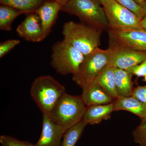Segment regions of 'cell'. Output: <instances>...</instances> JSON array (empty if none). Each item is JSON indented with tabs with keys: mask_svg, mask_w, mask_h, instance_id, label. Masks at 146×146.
I'll list each match as a JSON object with an SVG mask.
<instances>
[{
	"mask_svg": "<svg viewBox=\"0 0 146 146\" xmlns=\"http://www.w3.org/2000/svg\"><path fill=\"white\" fill-rule=\"evenodd\" d=\"M102 31L82 23L69 21L63 26V40L85 56L99 48Z\"/></svg>",
	"mask_w": 146,
	"mask_h": 146,
	"instance_id": "cell-1",
	"label": "cell"
},
{
	"mask_svg": "<svg viewBox=\"0 0 146 146\" xmlns=\"http://www.w3.org/2000/svg\"><path fill=\"white\" fill-rule=\"evenodd\" d=\"M66 93L65 86L51 76H39L33 82L31 96L43 115H49Z\"/></svg>",
	"mask_w": 146,
	"mask_h": 146,
	"instance_id": "cell-2",
	"label": "cell"
},
{
	"mask_svg": "<svg viewBox=\"0 0 146 146\" xmlns=\"http://www.w3.org/2000/svg\"><path fill=\"white\" fill-rule=\"evenodd\" d=\"M61 10L76 16L82 23L102 31L109 29L104 8L98 0H70Z\"/></svg>",
	"mask_w": 146,
	"mask_h": 146,
	"instance_id": "cell-3",
	"label": "cell"
},
{
	"mask_svg": "<svg viewBox=\"0 0 146 146\" xmlns=\"http://www.w3.org/2000/svg\"><path fill=\"white\" fill-rule=\"evenodd\" d=\"M86 107L81 96H72L66 93L48 116L67 131L81 121Z\"/></svg>",
	"mask_w": 146,
	"mask_h": 146,
	"instance_id": "cell-4",
	"label": "cell"
},
{
	"mask_svg": "<svg viewBox=\"0 0 146 146\" xmlns=\"http://www.w3.org/2000/svg\"><path fill=\"white\" fill-rule=\"evenodd\" d=\"M50 64L62 75L74 74L78 70L85 56L64 40L58 41L52 47Z\"/></svg>",
	"mask_w": 146,
	"mask_h": 146,
	"instance_id": "cell-5",
	"label": "cell"
},
{
	"mask_svg": "<svg viewBox=\"0 0 146 146\" xmlns=\"http://www.w3.org/2000/svg\"><path fill=\"white\" fill-rule=\"evenodd\" d=\"M110 55L109 49L98 48L85 56L78 70L73 75V81L82 89L94 82L100 72L108 65Z\"/></svg>",
	"mask_w": 146,
	"mask_h": 146,
	"instance_id": "cell-6",
	"label": "cell"
},
{
	"mask_svg": "<svg viewBox=\"0 0 146 146\" xmlns=\"http://www.w3.org/2000/svg\"><path fill=\"white\" fill-rule=\"evenodd\" d=\"M103 7L108 21V30L123 31L142 29V19L114 0H110Z\"/></svg>",
	"mask_w": 146,
	"mask_h": 146,
	"instance_id": "cell-7",
	"label": "cell"
},
{
	"mask_svg": "<svg viewBox=\"0 0 146 146\" xmlns=\"http://www.w3.org/2000/svg\"><path fill=\"white\" fill-rule=\"evenodd\" d=\"M110 51L108 65L126 70L146 60V51L136 50L109 42Z\"/></svg>",
	"mask_w": 146,
	"mask_h": 146,
	"instance_id": "cell-8",
	"label": "cell"
},
{
	"mask_svg": "<svg viewBox=\"0 0 146 146\" xmlns=\"http://www.w3.org/2000/svg\"><path fill=\"white\" fill-rule=\"evenodd\" d=\"M109 42L136 50L146 51V31L143 29L117 31L108 30Z\"/></svg>",
	"mask_w": 146,
	"mask_h": 146,
	"instance_id": "cell-9",
	"label": "cell"
},
{
	"mask_svg": "<svg viewBox=\"0 0 146 146\" xmlns=\"http://www.w3.org/2000/svg\"><path fill=\"white\" fill-rule=\"evenodd\" d=\"M66 131L48 116L43 115L42 133L35 146H60Z\"/></svg>",
	"mask_w": 146,
	"mask_h": 146,
	"instance_id": "cell-10",
	"label": "cell"
},
{
	"mask_svg": "<svg viewBox=\"0 0 146 146\" xmlns=\"http://www.w3.org/2000/svg\"><path fill=\"white\" fill-rule=\"evenodd\" d=\"M62 5L55 1L46 0L35 11L39 16L42 27V40L45 39L50 33Z\"/></svg>",
	"mask_w": 146,
	"mask_h": 146,
	"instance_id": "cell-11",
	"label": "cell"
},
{
	"mask_svg": "<svg viewBox=\"0 0 146 146\" xmlns=\"http://www.w3.org/2000/svg\"><path fill=\"white\" fill-rule=\"evenodd\" d=\"M27 14L25 20L17 27V33L20 37L27 41L41 42L42 27L39 16L35 12Z\"/></svg>",
	"mask_w": 146,
	"mask_h": 146,
	"instance_id": "cell-12",
	"label": "cell"
},
{
	"mask_svg": "<svg viewBox=\"0 0 146 146\" xmlns=\"http://www.w3.org/2000/svg\"><path fill=\"white\" fill-rule=\"evenodd\" d=\"M82 89L81 96L86 106L108 104L114 101L108 93L95 82L86 85Z\"/></svg>",
	"mask_w": 146,
	"mask_h": 146,
	"instance_id": "cell-13",
	"label": "cell"
},
{
	"mask_svg": "<svg viewBox=\"0 0 146 146\" xmlns=\"http://www.w3.org/2000/svg\"><path fill=\"white\" fill-rule=\"evenodd\" d=\"M113 111V102L87 106L82 120L87 124H98L104 120L110 119Z\"/></svg>",
	"mask_w": 146,
	"mask_h": 146,
	"instance_id": "cell-14",
	"label": "cell"
},
{
	"mask_svg": "<svg viewBox=\"0 0 146 146\" xmlns=\"http://www.w3.org/2000/svg\"><path fill=\"white\" fill-rule=\"evenodd\" d=\"M113 104L114 111L125 110L137 115L141 120L146 117V105L132 96L118 97Z\"/></svg>",
	"mask_w": 146,
	"mask_h": 146,
	"instance_id": "cell-15",
	"label": "cell"
},
{
	"mask_svg": "<svg viewBox=\"0 0 146 146\" xmlns=\"http://www.w3.org/2000/svg\"><path fill=\"white\" fill-rule=\"evenodd\" d=\"M115 68L107 65L98 74L94 82L103 88L114 100L118 98L115 78Z\"/></svg>",
	"mask_w": 146,
	"mask_h": 146,
	"instance_id": "cell-16",
	"label": "cell"
},
{
	"mask_svg": "<svg viewBox=\"0 0 146 146\" xmlns=\"http://www.w3.org/2000/svg\"><path fill=\"white\" fill-rule=\"evenodd\" d=\"M116 90L118 97L131 96L134 87L132 81L133 75L126 70L115 68Z\"/></svg>",
	"mask_w": 146,
	"mask_h": 146,
	"instance_id": "cell-17",
	"label": "cell"
},
{
	"mask_svg": "<svg viewBox=\"0 0 146 146\" xmlns=\"http://www.w3.org/2000/svg\"><path fill=\"white\" fill-rule=\"evenodd\" d=\"M46 0H0L1 4L9 6L23 13L35 12Z\"/></svg>",
	"mask_w": 146,
	"mask_h": 146,
	"instance_id": "cell-18",
	"label": "cell"
},
{
	"mask_svg": "<svg viewBox=\"0 0 146 146\" xmlns=\"http://www.w3.org/2000/svg\"><path fill=\"white\" fill-rule=\"evenodd\" d=\"M23 13L16 9L1 4L0 6V29L4 31H10L11 25L18 16Z\"/></svg>",
	"mask_w": 146,
	"mask_h": 146,
	"instance_id": "cell-19",
	"label": "cell"
},
{
	"mask_svg": "<svg viewBox=\"0 0 146 146\" xmlns=\"http://www.w3.org/2000/svg\"><path fill=\"white\" fill-rule=\"evenodd\" d=\"M87 124L82 120L66 131L60 146H75L81 137Z\"/></svg>",
	"mask_w": 146,
	"mask_h": 146,
	"instance_id": "cell-20",
	"label": "cell"
},
{
	"mask_svg": "<svg viewBox=\"0 0 146 146\" xmlns=\"http://www.w3.org/2000/svg\"><path fill=\"white\" fill-rule=\"evenodd\" d=\"M141 123L132 132L133 140L140 146H146V117L141 119Z\"/></svg>",
	"mask_w": 146,
	"mask_h": 146,
	"instance_id": "cell-21",
	"label": "cell"
},
{
	"mask_svg": "<svg viewBox=\"0 0 146 146\" xmlns=\"http://www.w3.org/2000/svg\"><path fill=\"white\" fill-rule=\"evenodd\" d=\"M120 5L129 9L135 13L141 19L145 17L143 9L141 5L133 0H114Z\"/></svg>",
	"mask_w": 146,
	"mask_h": 146,
	"instance_id": "cell-22",
	"label": "cell"
},
{
	"mask_svg": "<svg viewBox=\"0 0 146 146\" xmlns=\"http://www.w3.org/2000/svg\"><path fill=\"white\" fill-rule=\"evenodd\" d=\"M1 146H35V145L28 141H21L7 135H2L0 137Z\"/></svg>",
	"mask_w": 146,
	"mask_h": 146,
	"instance_id": "cell-23",
	"label": "cell"
},
{
	"mask_svg": "<svg viewBox=\"0 0 146 146\" xmlns=\"http://www.w3.org/2000/svg\"><path fill=\"white\" fill-rule=\"evenodd\" d=\"M20 43V40L18 39H9L1 42L0 44V58L5 56Z\"/></svg>",
	"mask_w": 146,
	"mask_h": 146,
	"instance_id": "cell-24",
	"label": "cell"
},
{
	"mask_svg": "<svg viewBox=\"0 0 146 146\" xmlns=\"http://www.w3.org/2000/svg\"><path fill=\"white\" fill-rule=\"evenodd\" d=\"M126 70L138 77H144L146 76V60L140 64L128 68Z\"/></svg>",
	"mask_w": 146,
	"mask_h": 146,
	"instance_id": "cell-25",
	"label": "cell"
},
{
	"mask_svg": "<svg viewBox=\"0 0 146 146\" xmlns=\"http://www.w3.org/2000/svg\"><path fill=\"white\" fill-rule=\"evenodd\" d=\"M131 96L146 105V85L134 88Z\"/></svg>",
	"mask_w": 146,
	"mask_h": 146,
	"instance_id": "cell-26",
	"label": "cell"
},
{
	"mask_svg": "<svg viewBox=\"0 0 146 146\" xmlns=\"http://www.w3.org/2000/svg\"><path fill=\"white\" fill-rule=\"evenodd\" d=\"M141 28L146 31V16H145L141 19Z\"/></svg>",
	"mask_w": 146,
	"mask_h": 146,
	"instance_id": "cell-27",
	"label": "cell"
},
{
	"mask_svg": "<svg viewBox=\"0 0 146 146\" xmlns=\"http://www.w3.org/2000/svg\"><path fill=\"white\" fill-rule=\"evenodd\" d=\"M48 1H55L57 2L60 3L63 6L65 5L70 0H48Z\"/></svg>",
	"mask_w": 146,
	"mask_h": 146,
	"instance_id": "cell-28",
	"label": "cell"
},
{
	"mask_svg": "<svg viewBox=\"0 0 146 146\" xmlns=\"http://www.w3.org/2000/svg\"><path fill=\"white\" fill-rule=\"evenodd\" d=\"M142 9H143V12L145 16H146V0L143 3V4L141 5Z\"/></svg>",
	"mask_w": 146,
	"mask_h": 146,
	"instance_id": "cell-29",
	"label": "cell"
},
{
	"mask_svg": "<svg viewBox=\"0 0 146 146\" xmlns=\"http://www.w3.org/2000/svg\"><path fill=\"white\" fill-rule=\"evenodd\" d=\"M100 2V3L102 5V6H104L107 3H108L109 1H110V0H98Z\"/></svg>",
	"mask_w": 146,
	"mask_h": 146,
	"instance_id": "cell-30",
	"label": "cell"
},
{
	"mask_svg": "<svg viewBox=\"0 0 146 146\" xmlns=\"http://www.w3.org/2000/svg\"><path fill=\"white\" fill-rule=\"evenodd\" d=\"M133 1L136 2L138 5L141 6L143 4V3L144 2V1H145V0H133Z\"/></svg>",
	"mask_w": 146,
	"mask_h": 146,
	"instance_id": "cell-31",
	"label": "cell"
},
{
	"mask_svg": "<svg viewBox=\"0 0 146 146\" xmlns=\"http://www.w3.org/2000/svg\"><path fill=\"white\" fill-rule=\"evenodd\" d=\"M143 80L145 81V82L146 83V76H145L144 77V79Z\"/></svg>",
	"mask_w": 146,
	"mask_h": 146,
	"instance_id": "cell-32",
	"label": "cell"
}]
</instances>
